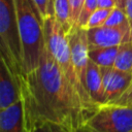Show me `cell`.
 I'll list each match as a JSON object with an SVG mask.
<instances>
[{
  "instance_id": "obj_22",
  "label": "cell",
  "mask_w": 132,
  "mask_h": 132,
  "mask_svg": "<svg viewBox=\"0 0 132 132\" xmlns=\"http://www.w3.org/2000/svg\"><path fill=\"white\" fill-rule=\"evenodd\" d=\"M127 19H128V23L131 29V35H132V0H126L125 3V8H124Z\"/></svg>"
},
{
  "instance_id": "obj_21",
  "label": "cell",
  "mask_w": 132,
  "mask_h": 132,
  "mask_svg": "<svg viewBox=\"0 0 132 132\" xmlns=\"http://www.w3.org/2000/svg\"><path fill=\"white\" fill-rule=\"evenodd\" d=\"M113 104H119V105H125V106H130L132 107V85L130 88L122 95V97Z\"/></svg>"
},
{
  "instance_id": "obj_6",
  "label": "cell",
  "mask_w": 132,
  "mask_h": 132,
  "mask_svg": "<svg viewBox=\"0 0 132 132\" xmlns=\"http://www.w3.org/2000/svg\"><path fill=\"white\" fill-rule=\"evenodd\" d=\"M68 38L70 43L72 61L77 77L81 86L86 89V74H87L88 64L90 61L87 30L80 27H74L69 31Z\"/></svg>"
},
{
  "instance_id": "obj_20",
  "label": "cell",
  "mask_w": 132,
  "mask_h": 132,
  "mask_svg": "<svg viewBox=\"0 0 132 132\" xmlns=\"http://www.w3.org/2000/svg\"><path fill=\"white\" fill-rule=\"evenodd\" d=\"M36 6L38 7L40 13L42 14L43 19L46 18L47 15H55L54 10L51 6V2L50 0H34Z\"/></svg>"
},
{
  "instance_id": "obj_5",
  "label": "cell",
  "mask_w": 132,
  "mask_h": 132,
  "mask_svg": "<svg viewBox=\"0 0 132 132\" xmlns=\"http://www.w3.org/2000/svg\"><path fill=\"white\" fill-rule=\"evenodd\" d=\"M75 132H132V107L102 104Z\"/></svg>"
},
{
  "instance_id": "obj_23",
  "label": "cell",
  "mask_w": 132,
  "mask_h": 132,
  "mask_svg": "<svg viewBox=\"0 0 132 132\" xmlns=\"http://www.w3.org/2000/svg\"><path fill=\"white\" fill-rule=\"evenodd\" d=\"M98 7L101 8H114L117 6L116 0H97Z\"/></svg>"
},
{
  "instance_id": "obj_24",
  "label": "cell",
  "mask_w": 132,
  "mask_h": 132,
  "mask_svg": "<svg viewBox=\"0 0 132 132\" xmlns=\"http://www.w3.org/2000/svg\"><path fill=\"white\" fill-rule=\"evenodd\" d=\"M117 1V7H120L122 9L125 8V3H126V0H116Z\"/></svg>"
},
{
  "instance_id": "obj_14",
  "label": "cell",
  "mask_w": 132,
  "mask_h": 132,
  "mask_svg": "<svg viewBox=\"0 0 132 132\" xmlns=\"http://www.w3.org/2000/svg\"><path fill=\"white\" fill-rule=\"evenodd\" d=\"M54 11L55 16L62 25L64 30L69 33L72 29L71 22H70V4L69 0H55L54 3Z\"/></svg>"
},
{
  "instance_id": "obj_3",
  "label": "cell",
  "mask_w": 132,
  "mask_h": 132,
  "mask_svg": "<svg viewBox=\"0 0 132 132\" xmlns=\"http://www.w3.org/2000/svg\"><path fill=\"white\" fill-rule=\"evenodd\" d=\"M25 73L38 67L45 47L44 19L34 0H14Z\"/></svg>"
},
{
  "instance_id": "obj_8",
  "label": "cell",
  "mask_w": 132,
  "mask_h": 132,
  "mask_svg": "<svg viewBox=\"0 0 132 132\" xmlns=\"http://www.w3.org/2000/svg\"><path fill=\"white\" fill-rule=\"evenodd\" d=\"M90 47L119 46L126 38L132 36L129 23L119 27L100 26L87 30Z\"/></svg>"
},
{
  "instance_id": "obj_25",
  "label": "cell",
  "mask_w": 132,
  "mask_h": 132,
  "mask_svg": "<svg viewBox=\"0 0 132 132\" xmlns=\"http://www.w3.org/2000/svg\"><path fill=\"white\" fill-rule=\"evenodd\" d=\"M50 2H51V6H52V8H53V10H54V3H55V0H50ZM54 13H55V11H54Z\"/></svg>"
},
{
  "instance_id": "obj_12",
  "label": "cell",
  "mask_w": 132,
  "mask_h": 132,
  "mask_svg": "<svg viewBox=\"0 0 132 132\" xmlns=\"http://www.w3.org/2000/svg\"><path fill=\"white\" fill-rule=\"evenodd\" d=\"M119 46H89V58L100 67H111L118 54Z\"/></svg>"
},
{
  "instance_id": "obj_11",
  "label": "cell",
  "mask_w": 132,
  "mask_h": 132,
  "mask_svg": "<svg viewBox=\"0 0 132 132\" xmlns=\"http://www.w3.org/2000/svg\"><path fill=\"white\" fill-rule=\"evenodd\" d=\"M0 132H27L22 100L0 109Z\"/></svg>"
},
{
  "instance_id": "obj_2",
  "label": "cell",
  "mask_w": 132,
  "mask_h": 132,
  "mask_svg": "<svg viewBox=\"0 0 132 132\" xmlns=\"http://www.w3.org/2000/svg\"><path fill=\"white\" fill-rule=\"evenodd\" d=\"M44 40L54 60L61 68L70 86L79 96L84 105L85 118L88 120L98 107L93 104L86 89L81 86L77 77L72 61L68 34L55 15H47L44 18Z\"/></svg>"
},
{
  "instance_id": "obj_10",
  "label": "cell",
  "mask_w": 132,
  "mask_h": 132,
  "mask_svg": "<svg viewBox=\"0 0 132 132\" xmlns=\"http://www.w3.org/2000/svg\"><path fill=\"white\" fill-rule=\"evenodd\" d=\"M86 89L88 95L96 107L105 103V94L101 68L93 61H89L86 74Z\"/></svg>"
},
{
  "instance_id": "obj_18",
  "label": "cell",
  "mask_w": 132,
  "mask_h": 132,
  "mask_svg": "<svg viewBox=\"0 0 132 132\" xmlns=\"http://www.w3.org/2000/svg\"><path fill=\"white\" fill-rule=\"evenodd\" d=\"M30 132H74V131L61 124L44 122L35 125Z\"/></svg>"
},
{
  "instance_id": "obj_1",
  "label": "cell",
  "mask_w": 132,
  "mask_h": 132,
  "mask_svg": "<svg viewBox=\"0 0 132 132\" xmlns=\"http://www.w3.org/2000/svg\"><path fill=\"white\" fill-rule=\"evenodd\" d=\"M27 132L44 122L61 124L74 132L85 123L82 102L46 45L40 64L20 78Z\"/></svg>"
},
{
  "instance_id": "obj_16",
  "label": "cell",
  "mask_w": 132,
  "mask_h": 132,
  "mask_svg": "<svg viewBox=\"0 0 132 132\" xmlns=\"http://www.w3.org/2000/svg\"><path fill=\"white\" fill-rule=\"evenodd\" d=\"M98 8V1L97 0H84L82 7L79 13V18L77 21L76 27H80L86 29L87 23L91 16V14Z\"/></svg>"
},
{
  "instance_id": "obj_7",
  "label": "cell",
  "mask_w": 132,
  "mask_h": 132,
  "mask_svg": "<svg viewBox=\"0 0 132 132\" xmlns=\"http://www.w3.org/2000/svg\"><path fill=\"white\" fill-rule=\"evenodd\" d=\"M100 68L105 94L104 104H113L132 85V72L119 70L114 66Z\"/></svg>"
},
{
  "instance_id": "obj_19",
  "label": "cell",
  "mask_w": 132,
  "mask_h": 132,
  "mask_svg": "<svg viewBox=\"0 0 132 132\" xmlns=\"http://www.w3.org/2000/svg\"><path fill=\"white\" fill-rule=\"evenodd\" d=\"M82 3L84 0H69V4H70V22H71V26L72 28L76 27L77 25V21L79 18V13L82 7Z\"/></svg>"
},
{
  "instance_id": "obj_15",
  "label": "cell",
  "mask_w": 132,
  "mask_h": 132,
  "mask_svg": "<svg viewBox=\"0 0 132 132\" xmlns=\"http://www.w3.org/2000/svg\"><path fill=\"white\" fill-rule=\"evenodd\" d=\"M112 8H101L98 7L90 16L87 26H86V30L91 29V28H96V27H100L103 26L107 20V18L109 16L110 12H111Z\"/></svg>"
},
{
  "instance_id": "obj_9",
  "label": "cell",
  "mask_w": 132,
  "mask_h": 132,
  "mask_svg": "<svg viewBox=\"0 0 132 132\" xmlns=\"http://www.w3.org/2000/svg\"><path fill=\"white\" fill-rule=\"evenodd\" d=\"M22 100L21 84L8 68L6 63L1 60L0 67V109L15 104Z\"/></svg>"
},
{
  "instance_id": "obj_4",
  "label": "cell",
  "mask_w": 132,
  "mask_h": 132,
  "mask_svg": "<svg viewBox=\"0 0 132 132\" xmlns=\"http://www.w3.org/2000/svg\"><path fill=\"white\" fill-rule=\"evenodd\" d=\"M0 54L10 71L21 78L25 67L14 0H0Z\"/></svg>"
},
{
  "instance_id": "obj_13",
  "label": "cell",
  "mask_w": 132,
  "mask_h": 132,
  "mask_svg": "<svg viewBox=\"0 0 132 132\" xmlns=\"http://www.w3.org/2000/svg\"><path fill=\"white\" fill-rule=\"evenodd\" d=\"M113 66L119 70L132 72V36L126 38L119 45Z\"/></svg>"
},
{
  "instance_id": "obj_17",
  "label": "cell",
  "mask_w": 132,
  "mask_h": 132,
  "mask_svg": "<svg viewBox=\"0 0 132 132\" xmlns=\"http://www.w3.org/2000/svg\"><path fill=\"white\" fill-rule=\"evenodd\" d=\"M127 23H128V19H127L125 10L116 6L114 8H112L109 16L107 18V20L103 26L119 27V26H122V25L127 24Z\"/></svg>"
}]
</instances>
